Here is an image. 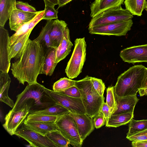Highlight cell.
<instances>
[{
    "mask_svg": "<svg viewBox=\"0 0 147 147\" xmlns=\"http://www.w3.org/2000/svg\"><path fill=\"white\" fill-rule=\"evenodd\" d=\"M45 50L38 42L29 39L20 57L12 64L11 70L13 77L24 85L37 82L38 75L41 74Z\"/></svg>",
    "mask_w": 147,
    "mask_h": 147,
    "instance_id": "obj_1",
    "label": "cell"
},
{
    "mask_svg": "<svg viewBox=\"0 0 147 147\" xmlns=\"http://www.w3.org/2000/svg\"><path fill=\"white\" fill-rule=\"evenodd\" d=\"M45 88L37 82L28 84L21 93L17 95L16 100L11 110L18 111L26 105L30 114L55 105V102L45 91Z\"/></svg>",
    "mask_w": 147,
    "mask_h": 147,
    "instance_id": "obj_2",
    "label": "cell"
},
{
    "mask_svg": "<svg viewBox=\"0 0 147 147\" xmlns=\"http://www.w3.org/2000/svg\"><path fill=\"white\" fill-rule=\"evenodd\" d=\"M145 67L141 65H134L119 76L114 87L115 97L136 95L142 86Z\"/></svg>",
    "mask_w": 147,
    "mask_h": 147,
    "instance_id": "obj_3",
    "label": "cell"
},
{
    "mask_svg": "<svg viewBox=\"0 0 147 147\" xmlns=\"http://www.w3.org/2000/svg\"><path fill=\"white\" fill-rule=\"evenodd\" d=\"M75 86L80 92L86 114L93 118L100 112L104 102V97L99 94L93 86L91 77L88 76L76 81Z\"/></svg>",
    "mask_w": 147,
    "mask_h": 147,
    "instance_id": "obj_4",
    "label": "cell"
},
{
    "mask_svg": "<svg viewBox=\"0 0 147 147\" xmlns=\"http://www.w3.org/2000/svg\"><path fill=\"white\" fill-rule=\"evenodd\" d=\"M71 57L67 63L65 73L69 78H76L82 72L86 60V44L85 38H76Z\"/></svg>",
    "mask_w": 147,
    "mask_h": 147,
    "instance_id": "obj_5",
    "label": "cell"
},
{
    "mask_svg": "<svg viewBox=\"0 0 147 147\" xmlns=\"http://www.w3.org/2000/svg\"><path fill=\"white\" fill-rule=\"evenodd\" d=\"M58 130L75 147H81L83 142L79 135L76 122L69 112L61 116L55 122Z\"/></svg>",
    "mask_w": 147,
    "mask_h": 147,
    "instance_id": "obj_6",
    "label": "cell"
},
{
    "mask_svg": "<svg viewBox=\"0 0 147 147\" xmlns=\"http://www.w3.org/2000/svg\"><path fill=\"white\" fill-rule=\"evenodd\" d=\"M133 17V15L129 11L121 6L112 8L92 18L88 27L124 21Z\"/></svg>",
    "mask_w": 147,
    "mask_h": 147,
    "instance_id": "obj_7",
    "label": "cell"
},
{
    "mask_svg": "<svg viewBox=\"0 0 147 147\" xmlns=\"http://www.w3.org/2000/svg\"><path fill=\"white\" fill-rule=\"evenodd\" d=\"M133 24L132 19L117 22L88 27L91 34L121 36L125 35Z\"/></svg>",
    "mask_w": 147,
    "mask_h": 147,
    "instance_id": "obj_8",
    "label": "cell"
},
{
    "mask_svg": "<svg viewBox=\"0 0 147 147\" xmlns=\"http://www.w3.org/2000/svg\"><path fill=\"white\" fill-rule=\"evenodd\" d=\"M45 90L56 104L64 107L69 112L79 114H86L81 98L70 97L45 88Z\"/></svg>",
    "mask_w": 147,
    "mask_h": 147,
    "instance_id": "obj_9",
    "label": "cell"
},
{
    "mask_svg": "<svg viewBox=\"0 0 147 147\" xmlns=\"http://www.w3.org/2000/svg\"><path fill=\"white\" fill-rule=\"evenodd\" d=\"M15 135L27 141L31 146L57 147L46 136H43L28 129L23 123L17 129Z\"/></svg>",
    "mask_w": 147,
    "mask_h": 147,
    "instance_id": "obj_10",
    "label": "cell"
},
{
    "mask_svg": "<svg viewBox=\"0 0 147 147\" xmlns=\"http://www.w3.org/2000/svg\"><path fill=\"white\" fill-rule=\"evenodd\" d=\"M29 114V109L26 105L18 111L11 110L6 115L5 122L3 126L11 135H15L17 129Z\"/></svg>",
    "mask_w": 147,
    "mask_h": 147,
    "instance_id": "obj_11",
    "label": "cell"
},
{
    "mask_svg": "<svg viewBox=\"0 0 147 147\" xmlns=\"http://www.w3.org/2000/svg\"><path fill=\"white\" fill-rule=\"evenodd\" d=\"M119 55L124 62L129 63L147 62V44L127 48L120 51Z\"/></svg>",
    "mask_w": 147,
    "mask_h": 147,
    "instance_id": "obj_12",
    "label": "cell"
},
{
    "mask_svg": "<svg viewBox=\"0 0 147 147\" xmlns=\"http://www.w3.org/2000/svg\"><path fill=\"white\" fill-rule=\"evenodd\" d=\"M9 40L8 30L0 26V71L7 73L11 65L9 57Z\"/></svg>",
    "mask_w": 147,
    "mask_h": 147,
    "instance_id": "obj_13",
    "label": "cell"
},
{
    "mask_svg": "<svg viewBox=\"0 0 147 147\" xmlns=\"http://www.w3.org/2000/svg\"><path fill=\"white\" fill-rule=\"evenodd\" d=\"M69 113L76 122L79 135L83 142L94 129L93 119L86 114Z\"/></svg>",
    "mask_w": 147,
    "mask_h": 147,
    "instance_id": "obj_14",
    "label": "cell"
},
{
    "mask_svg": "<svg viewBox=\"0 0 147 147\" xmlns=\"http://www.w3.org/2000/svg\"><path fill=\"white\" fill-rule=\"evenodd\" d=\"M44 12V10L38 11L33 19L21 26L10 37L9 46L16 43L25 35L31 33L35 26L43 19Z\"/></svg>",
    "mask_w": 147,
    "mask_h": 147,
    "instance_id": "obj_15",
    "label": "cell"
},
{
    "mask_svg": "<svg viewBox=\"0 0 147 147\" xmlns=\"http://www.w3.org/2000/svg\"><path fill=\"white\" fill-rule=\"evenodd\" d=\"M38 12L31 13L14 9L9 19V25L11 30L16 32L22 25L33 19Z\"/></svg>",
    "mask_w": 147,
    "mask_h": 147,
    "instance_id": "obj_16",
    "label": "cell"
},
{
    "mask_svg": "<svg viewBox=\"0 0 147 147\" xmlns=\"http://www.w3.org/2000/svg\"><path fill=\"white\" fill-rule=\"evenodd\" d=\"M125 0H95L90 5V16L93 18L109 9L121 6Z\"/></svg>",
    "mask_w": 147,
    "mask_h": 147,
    "instance_id": "obj_17",
    "label": "cell"
},
{
    "mask_svg": "<svg viewBox=\"0 0 147 147\" xmlns=\"http://www.w3.org/2000/svg\"><path fill=\"white\" fill-rule=\"evenodd\" d=\"M115 98L117 103V109L112 115L122 114L130 112H134L135 107L139 100L136 95L121 98L115 97Z\"/></svg>",
    "mask_w": 147,
    "mask_h": 147,
    "instance_id": "obj_18",
    "label": "cell"
},
{
    "mask_svg": "<svg viewBox=\"0 0 147 147\" xmlns=\"http://www.w3.org/2000/svg\"><path fill=\"white\" fill-rule=\"evenodd\" d=\"M73 44L69 36V30L66 27L64 32L61 40L56 51L55 62L58 63L64 59L70 53Z\"/></svg>",
    "mask_w": 147,
    "mask_h": 147,
    "instance_id": "obj_19",
    "label": "cell"
},
{
    "mask_svg": "<svg viewBox=\"0 0 147 147\" xmlns=\"http://www.w3.org/2000/svg\"><path fill=\"white\" fill-rule=\"evenodd\" d=\"M11 82L8 73L0 71V101L12 108L15 103L8 95Z\"/></svg>",
    "mask_w": 147,
    "mask_h": 147,
    "instance_id": "obj_20",
    "label": "cell"
},
{
    "mask_svg": "<svg viewBox=\"0 0 147 147\" xmlns=\"http://www.w3.org/2000/svg\"><path fill=\"white\" fill-rule=\"evenodd\" d=\"M28 129L43 136L49 132L58 130L55 123L28 121L26 119L23 122Z\"/></svg>",
    "mask_w": 147,
    "mask_h": 147,
    "instance_id": "obj_21",
    "label": "cell"
},
{
    "mask_svg": "<svg viewBox=\"0 0 147 147\" xmlns=\"http://www.w3.org/2000/svg\"><path fill=\"white\" fill-rule=\"evenodd\" d=\"M57 48L50 47L45 50L41 74L51 76L53 74L57 64L55 62Z\"/></svg>",
    "mask_w": 147,
    "mask_h": 147,
    "instance_id": "obj_22",
    "label": "cell"
},
{
    "mask_svg": "<svg viewBox=\"0 0 147 147\" xmlns=\"http://www.w3.org/2000/svg\"><path fill=\"white\" fill-rule=\"evenodd\" d=\"M67 25L64 21L58 19L53 20L50 33L51 42L53 47L57 48L59 46Z\"/></svg>",
    "mask_w": 147,
    "mask_h": 147,
    "instance_id": "obj_23",
    "label": "cell"
},
{
    "mask_svg": "<svg viewBox=\"0 0 147 147\" xmlns=\"http://www.w3.org/2000/svg\"><path fill=\"white\" fill-rule=\"evenodd\" d=\"M53 22V20H47L39 36L34 40L42 45L45 50L48 48L53 47L50 37V33Z\"/></svg>",
    "mask_w": 147,
    "mask_h": 147,
    "instance_id": "obj_24",
    "label": "cell"
},
{
    "mask_svg": "<svg viewBox=\"0 0 147 147\" xmlns=\"http://www.w3.org/2000/svg\"><path fill=\"white\" fill-rule=\"evenodd\" d=\"M15 0H0V26L3 27L10 18L15 7Z\"/></svg>",
    "mask_w": 147,
    "mask_h": 147,
    "instance_id": "obj_25",
    "label": "cell"
},
{
    "mask_svg": "<svg viewBox=\"0 0 147 147\" xmlns=\"http://www.w3.org/2000/svg\"><path fill=\"white\" fill-rule=\"evenodd\" d=\"M30 33L25 35L16 43L9 46V57L10 60L13 58L16 60L20 58L29 39Z\"/></svg>",
    "mask_w": 147,
    "mask_h": 147,
    "instance_id": "obj_26",
    "label": "cell"
},
{
    "mask_svg": "<svg viewBox=\"0 0 147 147\" xmlns=\"http://www.w3.org/2000/svg\"><path fill=\"white\" fill-rule=\"evenodd\" d=\"M134 117V112H130L122 114L112 115L106 124V126L117 127L125 125L129 123Z\"/></svg>",
    "mask_w": 147,
    "mask_h": 147,
    "instance_id": "obj_27",
    "label": "cell"
},
{
    "mask_svg": "<svg viewBox=\"0 0 147 147\" xmlns=\"http://www.w3.org/2000/svg\"><path fill=\"white\" fill-rule=\"evenodd\" d=\"M125 9L133 15L141 16L147 6L146 0H125Z\"/></svg>",
    "mask_w": 147,
    "mask_h": 147,
    "instance_id": "obj_28",
    "label": "cell"
},
{
    "mask_svg": "<svg viewBox=\"0 0 147 147\" xmlns=\"http://www.w3.org/2000/svg\"><path fill=\"white\" fill-rule=\"evenodd\" d=\"M69 112L68 110L64 107L56 104L43 110L30 114L58 116L63 115Z\"/></svg>",
    "mask_w": 147,
    "mask_h": 147,
    "instance_id": "obj_29",
    "label": "cell"
},
{
    "mask_svg": "<svg viewBox=\"0 0 147 147\" xmlns=\"http://www.w3.org/2000/svg\"><path fill=\"white\" fill-rule=\"evenodd\" d=\"M46 136L57 147H68L70 144L67 139L58 130L50 132Z\"/></svg>",
    "mask_w": 147,
    "mask_h": 147,
    "instance_id": "obj_30",
    "label": "cell"
},
{
    "mask_svg": "<svg viewBox=\"0 0 147 147\" xmlns=\"http://www.w3.org/2000/svg\"><path fill=\"white\" fill-rule=\"evenodd\" d=\"M128 136L147 129V119L136 120L133 118L129 123Z\"/></svg>",
    "mask_w": 147,
    "mask_h": 147,
    "instance_id": "obj_31",
    "label": "cell"
},
{
    "mask_svg": "<svg viewBox=\"0 0 147 147\" xmlns=\"http://www.w3.org/2000/svg\"><path fill=\"white\" fill-rule=\"evenodd\" d=\"M75 81L65 77L61 78L54 84L53 90L57 92L64 90L75 86Z\"/></svg>",
    "mask_w": 147,
    "mask_h": 147,
    "instance_id": "obj_32",
    "label": "cell"
},
{
    "mask_svg": "<svg viewBox=\"0 0 147 147\" xmlns=\"http://www.w3.org/2000/svg\"><path fill=\"white\" fill-rule=\"evenodd\" d=\"M62 116H55L29 114L26 119L29 121L55 123L57 120Z\"/></svg>",
    "mask_w": 147,
    "mask_h": 147,
    "instance_id": "obj_33",
    "label": "cell"
},
{
    "mask_svg": "<svg viewBox=\"0 0 147 147\" xmlns=\"http://www.w3.org/2000/svg\"><path fill=\"white\" fill-rule=\"evenodd\" d=\"M106 103L109 107L112 115L113 114L117 109L113 86L109 87L107 90Z\"/></svg>",
    "mask_w": 147,
    "mask_h": 147,
    "instance_id": "obj_34",
    "label": "cell"
},
{
    "mask_svg": "<svg viewBox=\"0 0 147 147\" xmlns=\"http://www.w3.org/2000/svg\"><path fill=\"white\" fill-rule=\"evenodd\" d=\"M58 11L56 10L54 7L45 5L43 19L52 20L57 19Z\"/></svg>",
    "mask_w": 147,
    "mask_h": 147,
    "instance_id": "obj_35",
    "label": "cell"
},
{
    "mask_svg": "<svg viewBox=\"0 0 147 147\" xmlns=\"http://www.w3.org/2000/svg\"><path fill=\"white\" fill-rule=\"evenodd\" d=\"M91 80L94 88L101 96H103L105 86L101 79L91 77Z\"/></svg>",
    "mask_w": 147,
    "mask_h": 147,
    "instance_id": "obj_36",
    "label": "cell"
},
{
    "mask_svg": "<svg viewBox=\"0 0 147 147\" xmlns=\"http://www.w3.org/2000/svg\"><path fill=\"white\" fill-rule=\"evenodd\" d=\"M15 8L18 10L27 12L37 13L36 9L30 5L28 3L22 1H16L15 3Z\"/></svg>",
    "mask_w": 147,
    "mask_h": 147,
    "instance_id": "obj_37",
    "label": "cell"
},
{
    "mask_svg": "<svg viewBox=\"0 0 147 147\" xmlns=\"http://www.w3.org/2000/svg\"><path fill=\"white\" fill-rule=\"evenodd\" d=\"M59 92L70 97L81 98L80 92L78 88L75 86Z\"/></svg>",
    "mask_w": 147,
    "mask_h": 147,
    "instance_id": "obj_38",
    "label": "cell"
},
{
    "mask_svg": "<svg viewBox=\"0 0 147 147\" xmlns=\"http://www.w3.org/2000/svg\"><path fill=\"white\" fill-rule=\"evenodd\" d=\"M126 138L131 141L147 140V129L129 136H126Z\"/></svg>",
    "mask_w": 147,
    "mask_h": 147,
    "instance_id": "obj_39",
    "label": "cell"
},
{
    "mask_svg": "<svg viewBox=\"0 0 147 147\" xmlns=\"http://www.w3.org/2000/svg\"><path fill=\"white\" fill-rule=\"evenodd\" d=\"M93 121L94 127L98 129L106 124V120L103 113L101 111L94 117Z\"/></svg>",
    "mask_w": 147,
    "mask_h": 147,
    "instance_id": "obj_40",
    "label": "cell"
},
{
    "mask_svg": "<svg viewBox=\"0 0 147 147\" xmlns=\"http://www.w3.org/2000/svg\"><path fill=\"white\" fill-rule=\"evenodd\" d=\"M103 113L106 120V124L108 122L109 119L111 117L112 113L109 107L106 102H105L102 104V106L100 110Z\"/></svg>",
    "mask_w": 147,
    "mask_h": 147,
    "instance_id": "obj_41",
    "label": "cell"
},
{
    "mask_svg": "<svg viewBox=\"0 0 147 147\" xmlns=\"http://www.w3.org/2000/svg\"><path fill=\"white\" fill-rule=\"evenodd\" d=\"M131 144L134 147H147V140L132 141Z\"/></svg>",
    "mask_w": 147,
    "mask_h": 147,
    "instance_id": "obj_42",
    "label": "cell"
},
{
    "mask_svg": "<svg viewBox=\"0 0 147 147\" xmlns=\"http://www.w3.org/2000/svg\"><path fill=\"white\" fill-rule=\"evenodd\" d=\"M147 88V68L145 67L144 74L142 81L141 88Z\"/></svg>",
    "mask_w": 147,
    "mask_h": 147,
    "instance_id": "obj_43",
    "label": "cell"
},
{
    "mask_svg": "<svg viewBox=\"0 0 147 147\" xmlns=\"http://www.w3.org/2000/svg\"><path fill=\"white\" fill-rule=\"evenodd\" d=\"M45 5H49L54 7L56 5H58V0H43Z\"/></svg>",
    "mask_w": 147,
    "mask_h": 147,
    "instance_id": "obj_44",
    "label": "cell"
},
{
    "mask_svg": "<svg viewBox=\"0 0 147 147\" xmlns=\"http://www.w3.org/2000/svg\"><path fill=\"white\" fill-rule=\"evenodd\" d=\"M72 0H58V7L57 9L65 5Z\"/></svg>",
    "mask_w": 147,
    "mask_h": 147,
    "instance_id": "obj_45",
    "label": "cell"
},
{
    "mask_svg": "<svg viewBox=\"0 0 147 147\" xmlns=\"http://www.w3.org/2000/svg\"><path fill=\"white\" fill-rule=\"evenodd\" d=\"M145 10L147 12V6H146V8L145 9Z\"/></svg>",
    "mask_w": 147,
    "mask_h": 147,
    "instance_id": "obj_46",
    "label": "cell"
},
{
    "mask_svg": "<svg viewBox=\"0 0 147 147\" xmlns=\"http://www.w3.org/2000/svg\"><path fill=\"white\" fill-rule=\"evenodd\" d=\"M16 1V0H15Z\"/></svg>",
    "mask_w": 147,
    "mask_h": 147,
    "instance_id": "obj_47",
    "label": "cell"
}]
</instances>
